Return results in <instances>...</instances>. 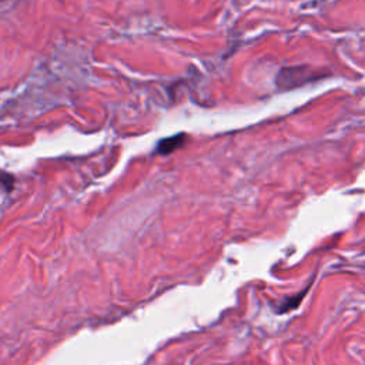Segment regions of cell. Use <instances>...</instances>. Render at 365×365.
<instances>
[{"mask_svg":"<svg viewBox=\"0 0 365 365\" xmlns=\"http://www.w3.org/2000/svg\"><path fill=\"white\" fill-rule=\"evenodd\" d=\"M319 74L312 71L308 66H294V67H284L279 70L277 76V87L281 90H289L299 87L305 83H309L318 78Z\"/></svg>","mask_w":365,"mask_h":365,"instance_id":"obj_1","label":"cell"},{"mask_svg":"<svg viewBox=\"0 0 365 365\" xmlns=\"http://www.w3.org/2000/svg\"><path fill=\"white\" fill-rule=\"evenodd\" d=\"M184 140H185V135H184V134H175V135H173V137L163 138V140H160L158 144H157L155 154H161V155L170 154V153L175 151L177 148H180V147L184 144Z\"/></svg>","mask_w":365,"mask_h":365,"instance_id":"obj_2","label":"cell"},{"mask_svg":"<svg viewBox=\"0 0 365 365\" xmlns=\"http://www.w3.org/2000/svg\"><path fill=\"white\" fill-rule=\"evenodd\" d=\"M308 289H309V285H308L307 288H304L298 295H294L292 298L285 299V301L278 307L277 312H278V314H284V312H289V311L295 309V308L301 304V301L304 299V297H305V294H307V291H308Z\"/></svg>","mask_w":365,"mask_h":365,"instance_id":"obj_3","label":"cell"},{"mask_svg":"<svg viewBox=\"0 0 365 365\" xmlns=\"http://www.w3.org/2000/svg\"><path fill=\"white\" fill-rule=\"evenodd\" d=\"M0 1H1V0H0Z\"/></svg>","mask_w":365,"mask_h":365,"instance_id":"obj_4","label":"cell"}]
</instances>
